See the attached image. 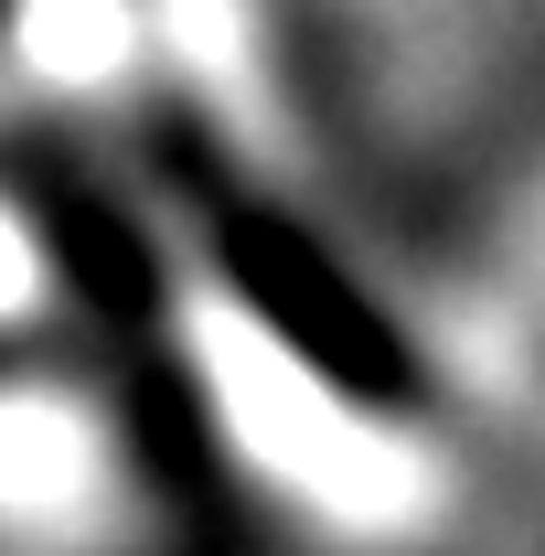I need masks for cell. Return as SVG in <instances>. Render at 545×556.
Instances as JSON below:
<instances>
[{
	"instance_id": "cell-1",
	"label": "cell",
	"mask_w": 545,
	"mask_h": 556,
	"mask_svg": "<svg viewBox=\"0 0 545 556\" xmlns=\"http://www.w3.org/2000/svg\"><path fill=\"white\" fill-rule=\"evenodd\" d=\"M172 182L204 214V247H214V268H225V289L246 300L257 332H278V353H289L300 375H321L342 407H375V417H407L417 396H428L407 332L375 311V289L353 268L321 257V236H310L300 214H278L268 193H246L204 139H172Z\"/></svg>"
}]
</instances>
